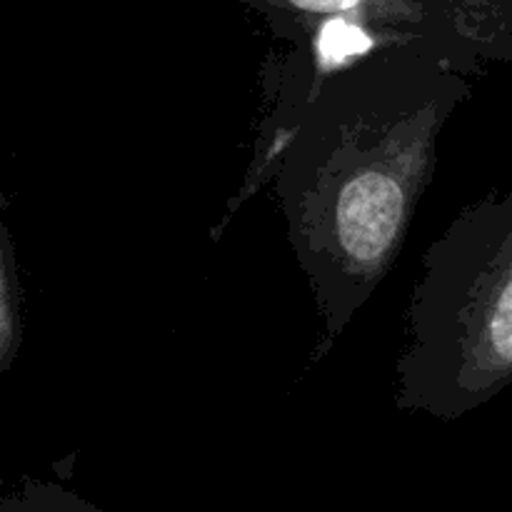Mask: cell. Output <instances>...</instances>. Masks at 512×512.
I'll use <instances>...</instances> for the list:
<instances>
[{
  "label": "cell",
  "mask_w": 512,
  "mask_h": 512,
  "mask_svg": "<svg viewBox=\"0 0 512 512\" xmlns=\"http://www.w3.org/2000/svg\"><path fill=\"white\" fill-rule=\"evenodd\" d=\"M5 195L0 193V375L13 368L23 345V313H20V283L15 268V250L5 225Z\"/></svg>",
  "instance_id": "obj_5"
},
{
  "label": "cell",
  "mask_w": 512,
  "mask_h": 512,
  "mask_svg": "<svg viewBox=\"0 0 512 512\" xmlns=\"http://www.w3.org/2000/svg\"><path fill=\"white\" fill-rule=\"evenodd\" d=\"M470 78L430 40L385 45L335 70L270 170L293 258L330 355L398 263L438 145Z\"/></svg>",
  "instance_id": "obj_1"
},
{
  "label": "cell",
  "mask_w": 512,
  "mask_h": 512,
  "mask_svg": "<svg viewBox=\"0 0 512 512\" xmlns=\"http://www.w3.org/2000/svg\"><path fill=\"white\" fill-rule=\"evenodd\" d=\"M512 385V190L465 205L425 250L395 405L460 420Z\"/></svg>",
  "instance_id": "obj_2"
},
{
  "label": "cell",
  "mask_w": 512,
  "mask_h": 512,
  "mask_svg": "<svg viewBox=\"0 0 512 512\" xmlns=\"http://www.w3.org/2000/svg\"><path fill=\"white\" fill-rule=\"evenodd\" d=\"M240 3L263 10L270 20L353 18L393 33L423 35L435 43L425 0H240Z\"/></svg>",
  "instance_id": "obj_4"
},
{
  "label": "cell",
  "mask_w": 512,
  "mask_h": 512,
  "mask_svg": "<svg viewBox=\"0 0 512 512\" xmlns=\"http://www.w3.org/2000/svg\"><path fill=\"white\" fill-rule=\"evenodd\" d=\"M0 512H108L58 483L23 478L0 483Z\"/></svg>",
  "instance_id": "obj_6"
},
{
  "label": "cell",
  "mask_w": 512,
  "mask_h": 512,
  "mask_svg": "<svg viewBox=\"0 0 512 512\" xmlns=\"http://www.w3.org/2000/svg\"><path fill=\"white\" fill-rule=\"evenodd\" d=\"M273 25H288L285 38L295 40V48L265 65L263 73V118L258 123V138L253 148V163L248 175L230 200L223 220L215 225L213 235L223 233L225 225L235 218L240 208L270 183V170L280 150L288 143L290 133L303 118L308 105L320 93L325 80L335 70L375 53L393 43L405 40H428L413 33H393L375 28L353 18H308L285 20L275 18Z\"/></svg>",
  "instance_id": "obj_3"
}]
</instances>
